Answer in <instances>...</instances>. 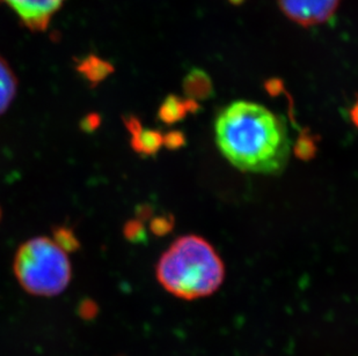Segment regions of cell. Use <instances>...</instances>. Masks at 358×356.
<instances>
[{
	"label": "cell",
	"mask_w": 358,
	"mask_h": 356,
	"mask_svg": "<svg viewBox=\"0 0 358 356\" xmlns=\"http://www.w3.org/2000/svg\"><path fill=\"white\" fill-rule=\"evenodd\" d=\"M65 0H0L31 31H44Z\"/></svg>",
	"instance_id": "obj_5"
},
{
	"label": "cell",
	"mask_w": 358,
	"mask_h": 356,
	"mask_svg": "<svg viewBox=\"0 0 358 356\" xmlns=\"http://www.w3.org/2000/svg\"><path fill=\"white\" fill-rule=\"evenodd\" d=\"M136 214H137V218L143 222L152 214V209L149 205H141L136 209Z\"/></svg>",
	"instance_id": "obj_18"
},
{
	"label": "cell",
	"mask_w": 358,
	"mask_h": 356,
	"mask_svg": "<svg viewBox=\"0 0 358 356\" xmlns=\"http://www.w3.org/2000/svg\"><path fill=\"white\" fill-rule=\"evenodd\" d=\"M164 144V135L155 130L142 128L138 133L131 135V147L143 155H155Z\"/></svg>",
	"instance_id": "obj_9"
},
{
	"label": "cell",
	"mask_w": 358,
	"mask_h": 356,
	"mask_svg": "<svg viewBox=\"0 0 358 356\" xmlns=\"http://www.w3.org/2000/svg\"><path fill=\"white\" fill-rule=\"evenodd\" d=\"M173 228V218L167 216H158L151 222V230L156 235H166Z\"/></svg>",
	"instance_id": "obj_13"
},
{
	"label": "cell",
	"mask_w": 358,
	"mask_h": 356,
	"mask_svg": "<svg viewBox=\"0 0 358 356\" xmlns=\"http://www.w3.org/2000/svg\"><path fill=\"white\" fill-rule=\"evenodd\" d=\"M112 65L95 56H88L79 63L78 71L93 86L100 84L112 73Z\"/></svg>",
	"instance_id": "obj_8"
},
{
	"label": "cell",
	"mask_w": 358,
	"mask_h": 356,
	"mask_svg": "<svg viewBox=\"0 0 358 356\" xmlns=\"http://www.w3.org/2000/svg\"><path fill=\"white\" fill-rule=\"evenodd\" d=\"M185 91L188 96L194 98H206L211 93V82L203 72L194 71L185 81Z\"/></svg>",
	"instance_id": "obj_10"
},
{
	"label": "cell",
	"mask_w": 358,
	"mask_h": 356,
	"mask_svg": "<svg viewBox=\"0 0 358 356\" xmlns=\"http://www.w3.org/2000/svg\"><path fill=\"white\" fill-rule=\"evenodd\" d=\"M199 105L196 102L188 98H178L176 95H169L165 101L162 102L158 111V117L165 124H174L176 121H181L186 117L188 112L196 110Z\"/></svg>",
	"instance_id": "obj_6"
},
{
	"label": "cell",
	"mask_w": 358,
	"mask_h": 356,
	"mask_svg": "<svg viewBox=\"0 0 358 356\" xmlns=\"http://www.w3.org/2000/svg\"><path fill=\"white\" fill-rule=\"evenodd\" d=\"M284 15L294 24L312 27L333 17L341 0H278Z\"/></svg>",
	"instance_id": "obj_4"
},
{
	"label": "cell",
	"mask_w": 358,
	"mask_h": 356,
	"mask_svg": "<svg viewBox=\"0 0 358 356\" xmlns=\"http://www.w3.org/2000/svg\"><path fill=\"white\" fill-rule=\"evenodd\" d=\"M17 79L13 70L0 57V114L6 112L17 95Z\"/></svg>",
	"instance_id": "obj_7"
},
{
	"label": "cell",
	"mask_w": 358,
	"mask_h": 356,
	"mask_svg": "<svg viewBox=\"0 0 358 356\" xmlns=\"http://www.w3.org/2000/svg\"><path fill=\"white\" fill-rule=\"evenodd\" d=\"M101 124V117L98 114H90L81 121L80 128L84 132H93Z\"/></svg>",
	"instance_id": "obj_15"
},
{
	"label": "cell",
	"mask_w": 358,
	"mask_h": 356,
	"mask_svg": "<svg viewBox=\"0 0 358 356\" xmlns=\"http://www.w3.org/2000/svg\"><path fill=\"white\" fill-rule=\"evenodd\" d=\"M0 218H1V211H0Z\"/></svg>",
	"instance_id": "obj_20"
},
{
	"label": "cell",
	"mask_w": 358,
	"mask_h": 356,
	"mask_svg": "<svg viewBox=\"0 0 358 356\" xmlns=\"http://www.w3.org/2000/svg\"><path fill=\"white\" fill-rule=\"evenodd\" d=\"M125 128H128V131L131 133V135L138 133L142 130V124L138 118L135 116H129V117L124 118Z\"/></svg>",
	"instance_id": "obj_17"
},
{
	"label": "cell",
	"mask_w": 358,
	"mask_h": 356,
	"mask_svg": "<svg viewBox=\"0 0 358 356\" xmlns=\"http://www.w3.org/2000/svg\"><path fill=\"white\" fill-rule=\"evenodd\" d=\"M125 239L131 243H143L146 241V230L143 222L138 218L129 220L123 228Z\"/></svg>",
	"instance_id": "obj_12"
},
{
	"label": "cell",
	"mask_w": 358,
	"mask_h": 356,
	"mask_svg": "<svg viewBox=\"0 0 358 356\" xmlns=\"http://www.w3.org/2000/svg\"><path fill=\"white\" fill-rule=\"evenodd\" d=\"M222 154L243 172L275 175L283 172L290 139L283 121L264 105L237 101L224 107L215 123Z\"/></svg>",
	"instance_id": "obj_1"
},
{
	"label": "cell",
	"mask_w": 358,
	"mask_h": 356,
	"mask_svg": "<svg viewBox=\"0 0 358 356\" xmlns=\"http://www.w3.org/2000/svg\"><path fill=\"white\" fill-rule=\"evenodd\" d=\"M52 237L56 244L64 252H76L80 249V242L75 232L66 225H57L52 230Z\"/></svg>",
	"instance_id": "obj_11"
},
{
	"label": "cell",
	"mask_w": 358,
	"mask_h": 356,
	"mask_svg": "<svg viewBox=\"0 0 358 356\" xmlns=\"http://www.w3.org/2000/svg\"><path fill=\"white\" fill-rule=\"evenodd\" d=\"M98 313V304L93 299H84L79 306V315L83 320H93Z\"/></svg>",
	"instance_id": "obj_14"
},
{
	"label": "cell",
	"mask_w": 358,
	"mask_h": 356,
	"mask_svg": "<svg viewBox=\"0 0 358 356\" xmlns=\"http://www.w3.org/2000/svg\"><path fill=\"white\" fill-rule=\"evenodd\" d=\"M185 142V137L180 132H169L164 135V144L171 149H176L182 146Z\"/></svg>",
	"instance_id": "obj_16"
},
{
	"label": "cell",
	"mask_w": 358,
	"mask_h": 356,
	"mask_svg": "<svg viewBox=\"0 0 358 356\" xmlns=\"http://www.w3.org/2000/svg\"><path fill=\"white\" fill-rule=\"evenodd\" d=\"M157 279L178 299L193 301L213 295L223 285L225 267L216 250L196 235L176 239L157 264Z\"/></svg>",
	"instance_id": "obj_2"
},
{
	"label": "cell",
	"mask_w": 358,
	"mask_h": 356,
	"mask_svg": "<svg viewBox=\"0 0 358 356\" xmlns=\"http://www.w3.org/2000/svg\"><path fill=\"white\" fill-rule=\"evenodd\" d=\"M14 274L31 295L51 297L64 292L71 281V264L66 252L48 237H34L19 248Z\"/></svg>",
	"instance_id": "obj_3"
},
{
	"label": "cell",
	"mask_w": 358,
	"mask_h": 356,
	"mask_svg": "<svg viewBox=\"0 0 358 356\" xmlns=\"http://www.w3.org/2000/svg\"><path fill=\"white\" fill-rule=\"evenodd\" d=\"M352 121H355V124L358 126V103L352 109Z\"/></svg>",
	"instance_id": "obj_19"
}]
</instances>
